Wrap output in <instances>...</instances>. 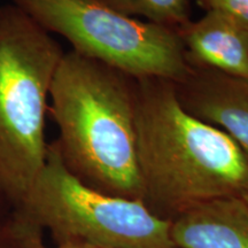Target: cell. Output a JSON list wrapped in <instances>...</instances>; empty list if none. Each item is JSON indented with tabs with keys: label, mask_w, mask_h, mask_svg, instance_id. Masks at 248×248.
Returning a JSON list of instances; mask_svg holds the SVG:
<instances>
[{
	"label": "cell",
	"mask_w": 248,
	"mask_h": 248,
	"mask_svg": "<svg viewBox=\"0 0 248 248\" xmlns=\"http://www.w3.org/2000/svg\"><path fill=\"white\" fill-rule=\"evenodd\" d=\"M63 54L22 9L0 6V206L16 216L45 164L47 99Z\"/></svg>",
	"instance_id": "3957f363"
},
{
	"label": "cell",
	"mask_w": 248,
	"mask_h": 248,
	"mask_svg": "<svg viewBox=\"0 0 248 248\" xmlns=\"http://www.w3.org/2000/svg\"><path fill=\"white\" fill-rule=\"evenodd\" d=\"M71 51L135 77L177 83L191 67L175 30L128 17L98 0H9Z\"/></svg>",
	"instance_id": "5b68a950"
},
{
	"label": "cell",
	"mask_w": 248,
	"mask_h": 248,
	"mask_svg": "<svg viewBox=\"0 0 248 248\" xmlns=\"http://www.w3.org/2000/svg\"><path fill=\"white\" fill-rule=\"evenodd\" d=\"M16 217L30 228L47 230L55 245L176 248L170 222L153 215L141 201L82 184L63 166L55 140L48 144L44 167Z\"/></svg>",
	"instance_id": "277c9868"
},
{
	"label": "cell",
	"mask_w": 248,
	"mask_h": 248,
	"mask_svg": "<svg viewBox=\"0 0 248 248\" xmlns=\"http://www.w3.org/2000/svg\"><path fill=\"white\" fill-rule=\"evenodd\" d=\"M49 99L68 171L100 193L140 201L137 78L70 49L61 59Z\"/></svg>",
	"instance_id": "7a4b0ae2"
},
{
	"label": "cell",
	"mask_w": 248,
	"mask_h": 248,
	"mask_svg": "<svg viewBox=\"0 0 248 248\" xmlns=\"http://www.w3.org/2000/svg\"><path fill=\"white\" fill-rule=\"evenodd\" d=\"M176 248H248V206L243 198L201 203L170 222Z\"/></svg>",
	"instance_id": "ba28073f"
},
{
	"label": "cell",
	"mask_w": 248,
	"mask_h": 248,
	"mask_svg": "<svg viewBox=\"0 0 248 248\" xmlns=\"http://www.w3.org/2000/svg\"><path fill=\"white\" fill-rule=\"evenodd\" d=\"M35 248H101V247L92 246V245H86V244H66V245H55L54 247H46L44 244H40Z\"/></svg>",
	"instance_id": "7c38bea8"
},
{
	"label": "cell",
	"mask_w": 248,
	"mask_h": 248,
	"mask_svg": "<svg viewBox=\"0 0 248 248\" xmlns=\"http://www.w3.org/2000/svg\"><path fill=\"white\" fill-rule=\"evenodd\" d=\"M173 84L188 114L224 131L248 157V78L191 67Z\"/></svg>",
	"instance_id": "8992f818"
},
{
	"label": "cell",
	"mask_w": 248,
	"mask_h": 248,
	"mask_svg": "<svg viewBox=\"0 0 248 248\" xmlns=\"http://www.w3.org/2000/svg\"><path fill=\"white\" fill-rule=\"evenodd\" d=\"M43 244V232L30 228L0 206V248H35Z\"/></svg>",
	"instance_id": "30bf717a"
},
{
	"label": "cell",
	"mask_w": 248,
	"mask_h": 248,
	"mask_svg": "<svg viewBox=\"0 0 248 248\" xmlns=\"http://www.w3.org/2000/svg\"><path fill=\"white\" fill-rule=\"evenodd\" d=\"M243 199H244V201H245V202H246V204H247V206H248V192H247L246 194L244 195V197H243Z\"/></svg>",
	"instance_id": "4fadbf2b"
},
{
	"label": "cell",
	"mask_w": 248,
	"mask_h": 248,
	"mask_svg": "<svg viewBox=\"0 0 248 248\" xmlns=\"http://www.w3.org/2000/svg\"><path fill=\"white\" fill-rule=\"evenodd\" d=\"M190 67L248 78V32L216 12L176 30Z\"/></svg>",
	"instance_id": "52a82bcc"
},
{
	"label": "cell",
	"mask_w": 248,
	"mask_h": 248,
	"mask_svg": "<svg viewBox=\"0 0 248 248\" xmlns=\"http://www.w3.org/2000/svg\"><path fill=\"white\" fill-rule=\"evenodd\" d=\"M136 135L140 201L163 221L248 192L246 154L221 129L188 114L171 80L137 78Z\"/></svg>",
	"instance_id": "6da1fadb"
},
{
	"label": "cell",
	"mask_w": 248,
	"mask_h": 248,
	"mask_svg": "<svg viewBox=\"0 0 248 248\" xmlns=\"http://www.w3.org/2000/svg\"><path fill=\"white\" fill-rule=\"evenodd\" d=\"M204 12H216L248 32V0H194Z\"/></svg>",
	"instance_id": "8fae6325"
},
{
	"label": "cell",
	"mask_w": 248,
	"mask_h": 248,
	"mask_svg": "<svg viewBox=\"0 0 248 248\" xmlns=\"http://www.w3.org/2000/svg\"><path fill=\"white\" fill-rule=\"evenodd\" d=\"M128 17L177 30L191 20L192 0H98Z\"/></svg>",
	"instance_id": "9c48e42d"
}]
</instances>
